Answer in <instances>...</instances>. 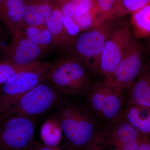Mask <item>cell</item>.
<instances>
[{
  "mask_svg": "<svg viewBox=\"0 0 150 150\" xmlns=\"http://www.w3.org/2000/svg\"><path fill=\"white\" fill-rule=\"evenodd\" d=\"M64 96L53 110L52 117L65 139L76 148L94 143L101 125L86 101Z\"/></svg>",
  "mask_w": 150,
  "mask_h": 150,
  "instance_id": "cell-1",
  "label": "cell"
},
{
  "mask_svg": "<svg viewBox=\"0 0 150 150\" xmlns=\"http://www.w3.org/2000/svg\"><path fill=\"white\" fill-rule=\"evenodd\" d=\"M62 56L51 63L47 80L64 96L83 98L93 83L91 74L71 56Z\"/></svg>",
  "mask_w": 150,
  "mask_h": 150,
  "instance_id": "cell-2",
  "label": "cell"
},
{
  "mask_svg": "<svg viewBox=\"0 0 150 150\" xmlns=\"http://www.w3.org/2000/svg\"><path fill=\"white\" fill-rule=\"evenodd\" d=\"M83 98L101 125L106 128L123 118L126 105L124 94L112 82L92 83Z\"/></svg>",
  "mask_w": 150,
  "mask_h": 150,
  "instance_id": "cell-3",
  "label": "cell"
},
{
  "mask_svg": "<svg viewBox=\"0 0 150 150\" xmlns=\"http://www.w3.org/2000/svg\"><path fill=\"white\" fill-rule=\"evenodd\" d=\"M112 23L104 21L93 29L81 33L68 55L80 63L91 74L99 73L101 54L114 26Z\"/></svg>",
  "mask_w": 150,
  "mask_h": 150,
  "instance_id": "cell-4",
  "label": "cell"
},
{
  "mask_svg": "<svg viewBox=\"0 0 150 150\" xmlns=\"http://www.w3.org/2000/svg\"><path fill=\"white\" fill-rule=\"evenodd\" d=\"M36 118L0 113V150H27L34 142Z\"/></svg>",
  "mask_w": 150,
  "mask_h": 150,
  "instance_id": "cell-5",
  "label": "cell"
},
{
  "mask_svg": "<svg viewBox=\"0 0 150 150\" xmlns=\"http://www.w3.org/2000/svg\"><path fill=\"white\" fill-rule=\"evenodd\" d=\"M64 96L46 78L4 111L36 118L53 111Z\"/></svg>",
  "mask_w": 150,
  "mask_h": 150,
  "instance_id": "cell-6",
  "label": "cell"
},
{
  "mask_svg": "<svg viewBox=\"0 0 150 150\" xmlns=\"http://www.w3.org/2000/svg\"><path fill=\"white\" fill-rule=\"evenodd\" d=\"M146 54L142 43L131 28L126 38L123 56L115 70L112 81L116 89L124 94L129 90L139 74L146 61Z\"/></svg>",
  "mask_w": 150,
  "mask_h": 150,
  "instance_id": "cell-7",
  "label": "cell"
},
{
  "mask_svg": "<svg viewBox=\"0 0 150 150\" xmlns=\"http://www.w3.org/2000/svg\"><path fill=\"white\" fill-rule=\"evenodd\" d=\"M51 62H43L33 69L20 72L0 87V113L47 78Z\"/></svg>",
  "mask_w": 150,
  "mask_h": 150,
  "instance_id": "cell-8",
  "label": "cell"
},
{
  "mask_svg": "<svg viewBox=\"0 0 150 150\" xmlns=\"http://www.w3.org/2000/svg\"><path fill=\"white\" fill-rule=\"evenodd\" d=\"M131 28L129 23L115 25L108 37L103 50L99 73L105 80L112 82L113 75L121 62L126 38Z\"/></svg>",
  "mask_w": 150,
  "mask_h": 150,
  "instance_id": "cell-9",
  "label": "cell"
},
{
  "mask_svg": "<svg viewBox=\"0 0 150 150\" xmlns=\"http://www.w3.org/2000/svg\"><path fill=\"white\" fill-rule=\"evenodd\" d=\"M48 51L41 48L25 36L23 32L12 38L1 51L0 63L27 66L41 62Z\"/></svg>",
  "mask_w": 150,
  "mask_h": 150,
  "instance_id": "cell-10",
  "label": "cell"
},
{
  "mask_svg": "<svg viewBox=\"0 0 150 150\" xmlns=\"http://www.w3.org/2000/svg\"><path fill=\"white\" fill-rule=\"evenodd\" d=\"M64 16L56 4L51 16L46 22L52 35L54 52L62 56L69 55L74 46L65 30Z\"/></svg>",
  "mask_w": 150,
  "mask_h": 150,
  "instance_id": "cell-11",
  "label": "cell"
},
{
  "mask_svg": "<svg viewBox=\"0 0 150 150\" xmlns=\"http://www.w3.org/2000/svg\"><path fill=\"white\" fill-rule=\"evenodd\" d=\"M56 6V0H24L22 11L23 26L46 23Z\"/></svg>",
  "mask_w": 150,
  "mask_h": 150,
  "instance_id": "cell-12",
  "label": "cell"
},
{
  "mask_svg": "<svg viewBox=\"0 0 150 150\" xmlns=\"http://www.w3.org/2000/svg\"><path fill=\"white\" fill-rule=\"evenodd\" d=\"M24 0H5L0 2V21L11 38L23 27L22 11Z\"/></svg>",
  "mask_w": 150,
  "mask_h": 150,
  "instance_id": "cell-13",
  "label": "cell"
},
{
  "mask_svg": "<svg viewBox=\"0 0 150 150\" xmlns=\"http://www.w3.org/2000/svg\"><path fill=\"white\" fill-rule=\"evenodd\" d=\"M125 121L144 136L150 137V108L129 100L123 115Z\"/></svg>",
  "mask_w": 150,
  "mask_h": 150,
  "instance_id": "cell-14",
  "label": "cell"
},
{
  "mask_svg": "<svg viewBox=\"0 0 150 150\" xmlns=\"http://www.w3.org/2000/svg\"><path fill=\"white\" fill-rule=\"evenodd\" d=\"M129 91L130 100L150 108V58L145 62Z\"/></svg>",
  "mask_w": 150,
  "mask_h": 150,
  "instance_id": "cell-15",
  "label": "cell"
},
{
  "mask_svg": "<svg viewBox=\"0 0 150 150\" xmlns=\"http://www.w3.org/2000/svg\"><path fill=\"white\" fill-rule=\"evenodd\" d=\"M109 128L110 141L115 149L124 144L142 138L144 135L139 133L123 118L112 123Z\"/></svg>",
  "mask_w": 150,
  "mask_h": 150,
  "instance_id": "cell-16",
  "label": "cell"
},
{
  "mask_svg": "<svg viewBox=\"0 0 150 150\" xmlns=\"http://www.w3.org/2000/svg\"><path fill=\"white\" fill-rule=\"evenodd\" d=\"M22 32L26 38L38 46L48 52L54 51L52 35L44 24L35 25H24Z\"/></svg>",
  "mask_w": 150,
  "mask_h": 150,
  "instance_id": "cell-17",
  "label": "cell"
},
{
  "mask_svg": "<svg viewBox=\"0 0 150 150\" xmlns=\"http://www.w3.org/2000/svg\"><path fill=\"white\" fill-rule=\"evenodd\" d=\"M56 4L64 16L71 18L97 9L94 0H56Z\"/></svg>",
  "mask_w": 150,
  "mask_h": 150,
  "instance_id": "cell-18",
  "label": "cell"
},
{
  "mask_svg": "<svg viewBox=\"0 0 150 150\" xmlns=\"http://www.w3.org/2000/svg\"><path fill=\"white\" fill-rule=\"evenodd\" d=\"M133 33L138 39L150 36V4L132 14Z\"/></svg>",
  "mask_w": 150,
  "mask_h": 150,
  "instance_id": "cell-19",
  "label": "cell"
},
{
  "mask_svg": "<svg viewBox=\"0 0 150 150\" xmlns=\"http://www.w3.org/2000/svg\"><path fill=\"white\" fill-rule=\"evenodd\" d=\"M122 0H96L98 12L105 21H112L121 5Z\"/></svg>",
  "mask_w": 150,
  "mask_h": 150,
  "instance_id": "cell-20",
  "label": "cell"
},
{
  "mask_svg": "<svg viewBox=\"0 0 150 150\" xmlns=\"http://www.w3.org/2000/svg\"><path fill=\"white\" fill-rule=\"evenodd\" d=\"M73 18L81 32L93 29L105 21L101 18L97 9L90 11Z\"/></svg>",
  "mask_w": 150,
  "mask_h": 150,
  "instance_id": "cell-21",
  "label": "cell"
},
{
  "mask_svg": "<svg viewBox=\"0 0 150 150\" xmlns=\"http://www.w3.org/2000/svg\"><path fill=\"white\" fill-rule=\"evenodd\" d=\"M43 62H38L27 66H17L7 63H0V85H2L20 72L35 69Z\"/></svg>",
  "mask_w": 150,
  "mask_h": 150,
  "instance_id": "cell-22",
  "label": "cell"
},
{
  "mask_svg": "<svg viewBox=\"0 0 150 150\" xmlns=\"http://www.w3.org/2000/svg\"><path fill=\"white\" fill-rule=\"evenodd\" d=\"M150 4V0H122L116 19L128 14H132Z\"/></svg>",
  "mask_w": 150,
  "mask_h": 150,
  "instance_id": "cell-23",
  "label": "cell"
},
{
  "mask_svg": "<svg viewBox=\"0 0 150 150\" xmlns=\"http://www.w3.org/2000/svg\"><path fill=\"white\" fill-rule=\"evenodd\" d=\"M64 26L69 39L74 46L76 40L81 33L79 27L73 18L65 16H64Z\"/></svg>",
  "mask_w": 150,
  "mask_h": 150,
  "instance_id": "cell-24",
  "label": "cell"
},
{
  "mask_svg": "<svg viewBox=\"0 0 150 150\" xmlns=\"http://www.w3.org/2000/svg\"><path fill=\"white\" fill-rule=\"evenodd\" d=\"M144 136H143L139 139L129 142L118 147L113 149V150H137L140 143Z\"/></svg>",
  "mask_w": 150,
  "mask_h": 150,
  "instance_id": "cell-25",
  "label": "cell"
},
{
  "mask_svg": "<svg viewBox=\"0 0 150 150\" xmlns=\"http://www.w3.org/2000/svg\"><path fill=\"white\" fill-rule=\"evenodd\" d=\"M137 150H150L149 137L145 136L144 137Z\"/></svg>",
  "mask_w": 150,
  "mask_h": 150,
  "instance_id": "cell-26",
  "label": "cell"
},
{
  "mask_svg": "<svg viewBox=\"0 0 150 150\" xmlns=\"http://www.w3.org/2000/svg\"><path fill=\"white\" fill-rule=\"evenodd\" d=\"M7 31L5 28L4 26L0 25V52L2 50L3 48L4 47V42L7 36Z\"/></svg>",
  "mask_w": 150,
  "mask_h": 150,
  "instance_id": "cell-27",
  "label": "cell"
},
{
  "mask_svg": "<svg viewBox=\"0 0 150 150\" xmlns=\"http://www.w3.org/2000/svg\"><path fill=\"white\" fill-rule=\"evenodd\" d=\"M31 148L33 150H56V149L53 148V147L40 145L37 144L35 142L31 145Z\"/></svg>",
  "mask_w": 150,
  "mask_h": 150,
  "instance_id": "cell-28",
  "label": "cell"
},
{
  "mask_svg": "<svg viewBox=\"0 0 150 150\" xmlns=\"http://www.w3.org/2000/svg\"><path fill=\"white\" fill-rule=\"evenodd\" d=\"M142 44L146 54L149 56V58H150V36L146 38L144 43V44L142 43Z\"/></svg>",
  "mask_w": 150,
  "mask_h": 150,
  "instance_id": "cell-29",
  "label": "cell"
},
{
  "mask_svg": "<svg viewBox=\"0 0 150 150\" xmlns=\"http://www.w3.org/2000/svg\"><path fill=\"white\" fill-rule=\"evenodd\" d=\"M83 150H101L100 148L98 147L95 143H92L91 144L87 146L84 148Z\"/></svg>",
  "mask_w": 150,
  "mask_h": 150,
  "instance_id": "cell-30",
  "label": "cell"
},
{
  "mask_svg": "<svg viewBox=\"0 0 150 150\" xmlns=\"http://www.w3.org/2000/svg\"><path fill=\"white\" fill-rule=\"evenodd\" d=\"M5 1V0H0V2H1L3 1Z\"/></svg>",
  "mask_w": 150,
  "mask_h": 150,
  "instance_id": "cell-31",
  "label": "cell"
},
{
  "mask_svg": "<svg viewBox=\"0 0 150 150\" xmlns=\"http://www.w3.org/2000/svg\"><path fill=\"white\" fill-rule=\"evenodd\" d=\"M94 1H96V0H94Z\"/></svg>",
  "mask_w": 150,
  "mask_h": 150,
  "instance_id": "cell-32",
  "label": "cell"
}]
</instances>
